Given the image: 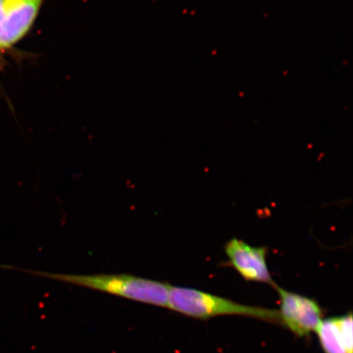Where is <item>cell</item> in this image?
<instances>
[{"mask_svg":"<svg viewBox=\"0 0 353 353\" xmlns=\"http://www.w3.org/2000/svg\"><path fill=\"white\" fill-rule=\"evenodd\" d=\"M352 314L322 320L316 332L325 353H353Z\"/></svg>","mask_w":353,"mask_h":353,"instance_id":"8992f818","label":"cell"},{"mask_svg":"<svg viewBox=\"0 0 353 353\" xmlns=\"http://www.w3.org/2000/svg\"><path fill=\"white\" fill-rule=\"evenodd\" d=\"M44 0H0V50L14 46L28 34Z\"/></svg>","mask_w":353,"mask_h":353,"instance_id":"277c9868","label":"cell"},{"mask_svg":"<svg viewBox=\"0 0 353 353\" xmlns=\"http://www.w3.org/2000/svg\"><path fill=\"white\" fill-rule=\"evenodd\" d=\"M280 298V319L291 332L305 337L316 332L322 321L321 308L316 300L275 285Z\"/></svg>","mask_w":353,"mask_h":353,"instance_id":"3957f363","label":"cell"},{"mask_svg":"<svg viewBox=\"0 0 353 353\" xmlns=\"http://www.w3.org/2000/svg\"><path fill=\"white\" fill-rule=\"evenodd\" d=\"M229 263L247 281L260 282L274 287L267 264L268 248L254 247L244 241L232 238L224 247Z\"/></svg>","mask_w":353,"mask_h":353,"instance_id":"5b68a950","label":"cell"},{"mask_svg":"<svg viewBox=\"0 0 353 353\" xmlns=\"http://www.w3.org/2000/svg\"><path fill=\"white\" fill-rule=\"evenodd\" d=\"M65 283L85 287L150 305L168 307L170 285L129 274L72 275L24 270Z\"/></svg>","mask_w":353,"mask_h":353,"instance_id":"6da1fadb","label":"cell"},{"mask_svg":"<svg viewBox=\"0 0 353 353\" xmlns=\"http://www.w3.org/2000/svg\"><path fill=\"white\" fill-rule=\"evenodd\" d=\"M168 307L181 314L197 319H209L220 316H241L281 324L279 311L245 305L188 287L170 285Z\"/></svg>","mask_w":353,"mask_h":353,"instance_id":"7a4b0ae2","label":"cell"}]
</instances>
